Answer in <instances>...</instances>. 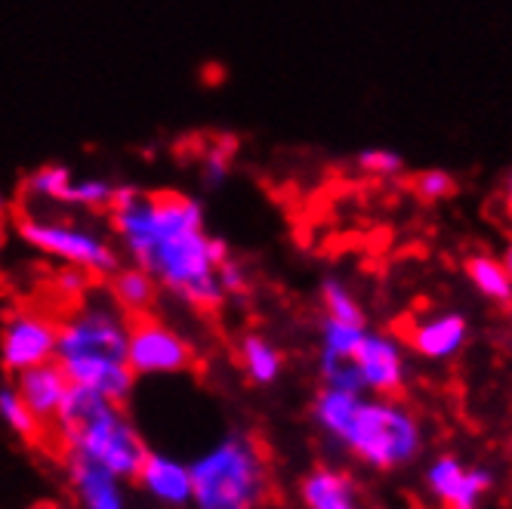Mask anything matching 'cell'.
I'll return each mask as SVG.
<instances>
[{
  "label": "cell",
  "instance_id": "1",
  "mask_svg": "<svg viewBox=\"0 0 512 509\" xmlns=\"http://www.w3.org/2000/svg\"><path fill=\"white\" fill-rule=\"evenodd\" d=\"M108 223L121 257L145 269L161 290L198 312H216L226 303L219 266L232 250L207 232L204 204L186 192L118 186Z\"/></svg>",
  "mask_w": 512,
  "mask_h": 509
},
{
  "label": "cell",
  "instance_id": "2",
  "mask_svg": "<svg viewBox=\"0 0 512 509\" xmlns=\"http://www.w3.org/2000/svg\"><path fill=\"white\" fill-rule=\"evenodd\" d=\"M130 318L112 303V297H84L59 321L56 365L71 386L93 389L112 402H127L136 374L127 361Z\"/></svg>",
  "mask_w": 512,
  "mask_h": 509
},
{
  "label": "cell",
  "instance_id": "3",
  "mask_svg": "<svg viewBox=\"0 0 512 509\" xmlns=\"http://www.w3.org/2000/svg\"><path fill=\"white\" fill-rule=\"evenodd\" d=\"M50 432L59 439L65 454L84 457L115 472L124 482L136 479L145 454H149V445H145L142 432L124 405L84 386H71Z\"/></svg>",
  "mask_w": 512,
  "mask_h": 509
},
{
  "label": "cell",
  "instance_id": "4",
  "mask_svg": "<svg viewBox=\"0 0 512 509\" xmlns=\"http://www.w3.org/2000/svg\"><path fill=\"white\" fill-rule=\"evenodd\" d=\"M269 494L263 448L247 432H229L192 460L195 509H260Z\"/></svg>",
  "mask_w": 512,
  "mask_h": 509
},
{
  "label": "cell",
  "instance_id": "5",
  "mask_svg": "<svg viewBox=\"0 0 512 509\" xmlns=\"http://www.w3.org/2000/svg\"><path fill=\"white\" fill-rule=\"evenodd\" d=\"M16 235L41 257L75 266L93 278H108L124 263L112 232L68 213L65 207H28L16 220Z\"/></svg>",
  "mask_w": 512,
  "mask_h": 509
},
{
  "label": "cell",
  "instance_id": "6",
  "mask_svg": "<svg viewBox=\"0 0 512 509\" xmlns=\"http://www.w3.org/2000/svg\"><path fill=\"white\" fill-rule=\"evenodd\" d=\"M340 445L374 469H398L420 454L423 432L405 405L392 398H361Z\"/></svg>",
  "mask_w": 512,
  "mask_h": 509
},
{
  "label": "cell",
  "instance_id": "7",
  "mask_svg": "<svg viewBox=\"0 0 512 509\" xmlns=\"http://www.w3.org/2000/svg\"><path fill=\"white\" fill-rule=\"evenodd\" d=\"M59 321L41 309L16 306L0 321V371L19 377L56 361Z\"/></svg>",
  "mask_w": 512,
  "mask_h": 509
},
{
  "label": "cell",
  "instance_id": "8",
  "mask_svg": "<svg viewBox=\"0 0 512 509\" xmlns=\"http://www.w3.org/2000/svg\"><path fill=\"white\" fill-rule=\"evenodd\" d=\"M130 371L139 377H176L195 368V349L176 327L155 315L130 318L127 337Z\"/></svg>",
  "mask_w": 512,
  "mask_h": 509
},
{
  "label": "cell",
  "instance_id": "9",
  "mask_svg": "<svg viewBox=\"0 0 512 509\" xmlns=\"http://www.w3.org/2000/svg\"><path fill=\"white\" fill-rule=\"evenodd\" d=\"M494 476L488 469L463 466L457 457H438L429 472L426 485L442 500L445 509H479V500L491 491Z\"/></svg>",
  "mask_w": 512,
  "mask_h": 509
},
{
  "label": "cell",
  "instance_id": "10",
  "mask_svg": "<svg viewBox=\"0 0 512 509\" xmlns=\"http://www.w3.org/2000/svg\"><path fill=\"white\" fill-rule=\"evenodd\" d=\"M352 361L358 365L368 392H374L377 398H392L405 386V358H401L398 343L383 334H364Z\"/></svg>",
  "mask_w": 512,
  "mask_h": 509
},
{
  "label": "cell",
  "instance_id": "11",
  "mask_svg": "<svg viewBox=\"0 0 512 509\" xmlns=\"http://www.w3.org/2000/svg\"><path fill=\"white\" fill-rule=\"evenodd\" d=\"M133 482L161 506L179 509L192 503V463L173 454L149 448Z\"/></svg>",
  "mask_w": 512,
  "mask_h": 509
},
{
  "label": "cell",
  "instance_id": "12",
  "mask_svg": "<svg viewBox=\"0 0 512 509\" xmlns=\"http://www.w3.org/2000/svg\"><path fill=\"white\" fill-rule=\"evenodd\" d=\"M65 476L78 509H130L124 479L84 457L65 454Z\"/></svg>",
  "mask_w": 512,
  "mask_h": 509
},
{
  "label": "cell",
  "instance_id": "13",
  "mask_svg": "<svg viewBox=\"0 0 512 509\" xmlns=\"http://www.w3.org/2000/svg\"><path fill=\"white\" fill-rule=\"evenodd\" d=\"M13 386L22 395V402L28 405V411L38 417L47 429H53L62 405H65V398L71 392V380L65 377V371L56 365V361L13 377Z\"/></svg>",
  "mask_w": 512,
  "mask_h": 509
},
{
  "label": "cell",
  "instance_id": "14",
  "mask_svg": "<svg viewBox=\"0 0 512 509\" xmlns=\"http://www.w3.org/2000/svg\"><path fill=\"white\" fill-rule=\"evenodd\" d=\"M469 337V324L460 312H445V315H432L420 324L411 327L408 343L417 355L432 358V361H445L463 349Z\"/></svg>",
  "mask_w": 512,
  "mask_h": 509
},
{
  "label": "cell",
  "instance_id": "15",
  "mask_svg": "<svg viewBox=\"0 0 512 509\" xmlns=\"http://www.w3.org/2000/svg\"><path fill=\"white\" fill-rule=\"evenodd\" d=\"M158 294H161L158 281L145 269L133 266V263H121L118 272L108 275V297H112V303L127 318L152 315V309L158 303Z\"/></svg>",
  "mask_w": 512,
  "mask_h": 509
},
{
  "label": "cell",
  "instance_id": "16",
  "mask_svg": "<svg viewBox=\"0 0 512 509\" xmlns=\"http://www.w3.org/2000/svg\"><path fill=\"white\" fill-rule=\"evenodd\" d=\"M238 361L241 371L247 374L250 383L256 386H272L281 377L284 358L275 343H269L263 334H244L238 343Z\"/></svg>",
  "mask_w": 512,
  "mask_h": 509
},
{
  "label": "cell",
  "instance_id": "17",
  "mask_svg": "<svg viewBox=\"0 0 512 509\" xmlns=\"http://www.w3.org/2000/svg\"><path fill=\"white\" fill-rule=\"evenodd\" d=\"M75 170L65 164H41L38 170H31L25 179V195L38 207H65L71 198V186H75Z\"/></svg>",
  "mask_w": 512,
  "mask_h": 509
},
{
  "label": "cell",
  "instance_id": "18",
  "mask_svg": "<svg viewBox=\"0 0 512 509\" xmlns=\"http://www.w3.org/2000/svg\"><path fill=\"white\" fill-rule=\"evenodd\" d=\"M300 494H303L306 509H337V506L355 500V488H352L349 476H343L337 469H327V466H318L309 472L300 485Z\"/></svg>",
  "mask_w": 512,
  "mask_h": 509
},
{
  "label": "cell",
  "instance_id": "19",
  "mask_svg": "<svg viewBox=\"0 0 512 509\" xmlns=\"http://www.w3.org/2000/svg\"><path fill=\"white\" fill-rule=\"evenodd\" d=\"M466 275L485 300L512 306V275L506 272V266L500 260L485 257V253H475V257L466 260Z\"/></svg>",
  "mask_w": 512,
  "mask_h": 509
},
{
  "label": "cell",
  "instance_id": "20",
  "mask_svg": "<svg viewBox=\"0 0 512 509\" xmlns=\"http://www.w3.org/2000/svg\"><path fill=\"white\" fill-rule=\"evenodd\" d=\"M0 420H4V426L25 442H41L50 432L38 417L28 411V405L22 402L16 386H0Z\"/></svg>",
  "mask_w": 512,
  "mask_h": 509
},
{
  "label": "cell",
  "instance_id": "21",
  "mask_svg": "<svg viewBox=\"0 0 512 509\" xmlns=\"http://www.w3.org/2000/svg\"><path fill=\"white\" fill-rule=\"evenodd\" d=\"M321 361H340V358H352L361 337L368 334L364 324H349V321H337L331 315L321 318Z\"/></svg>",
  "mask_w": 512,
  "mask_h": 509
},
{
  "label": "cell",
  "instance_id": "22",
  "mask_svg": "<svg viewBox=\"0 0 512 509\" xmlns=\"http://www.w3.org/2000/svg\"><path fill=\"white\" fill-rule=\"evenodd\" d=\"M118 183L105 176H78L75 186H71V198H68V210H84V213H108L115 201Z\"/></svg>",
  "mask_w": 512,
  "mask_h": 509
},
{
  "label": "cell",
  "instance_id": "23",
  "mask_svg": "<svg viewBox=\"0 0 512 509\" xmlns=\"http://www.w3.org/2000/svg\"><path fill=\"white\" fill-rule=\"evenodd\" d=\"M321 303H324V315H331L337 321H349V324H364V312L358 300L349 294V287L340 278L321 281Z\"/></svg>",
  "mask_w": 512,
  "mask_h": 509
},
{
  "label": "cell",
  "instance_id": "24",
  "mask_svg": "<svg viewBox=\"0 0 512 509\" xmlns=\"http://www.w3.org/2000/svg\"><path fill=\"white\" fill-rule=\"evenodd\" d=\"M321 380L327 389H340V392H355L364 395L368 386H364V377L358 371V365L352 358H340V361H321Z\"/></svg>",
  "mask_w": 512,
  "mask_h": 509
},
{
  "label": "cell",
  "instance_id": "25",
  "mask_svg": "<svg viewBox=\"0 0 512 509\" xmlns=\"http://www.w3.org/2000/svg\"><path fill=\"white\" fill-rule=\"evenodd\" d=\"M358 170L371 173V176H395L405 170V158H401L395 149H383V145H374V149H361L355 158Z\"/></svg>",
  "mask_w": 512,
  "mask_h": 509
},
{
  "label": "cell",
  "instance_id": "26",
  "mask_svg": "<svg viewBox=\"0 0 512 509\" xmlns=\"http://www.w3.org/2000/svg\"><path fill=\"white\" fill-rule=\"evenodd\" d=\"M414 189L423 201H445L457 192V179L448 170H423L414 179Z\"/></svg>",
  "mask_w": 512,
  "mask_h": 509
},
{
  "label": "cell",
  "instance_id": "27",
  "mask_svg": "<svg viewBox=\"0 0 512 509\" xmlns=\"http://www.w3.org/2000/svg\"><path fill=\"white\" fill-rule=\"evenodd\" d=\"M232 155H235V142H216L204 152V161H201V170H204V179L207 186H223V179L229 176V167H232Z\"/></svg>",
  "mask_w": 512,
  "mask_h": 509
},
{
  "label": "cell",
  "instance_id": "28",
  "mask_svg": "<svg viewBox=\"0 0 512 509\" xmlns=\"http://www.w3.org/2000/svg\"><path fill=\"white\" fill-rule=\"evenodd\" d=\"M90 281L93 275L75 269V266H62L56 275H53V287H56V294L71 300V303H81L87 294H90Z\"/></svg>",
  "mask_w": 512,
  "mask_h": 509
},
{
  "label": "cell",
  "instance_id": "29",
  "mask_svg": "<svg viewBox=\"0 0 512 509\" xmlns=\"http://www.w3.org/2000/svg\"><path fill=\"white\" fill-rule=\"evenodd\" d=\"M219 284H223L226 300H229V297H244V294H247V287H250L247 269H244L235 257H229L223 266H219Z\"/></svg>",
  "mask_w": 512,
  "mask_h": 509
},
{
  "label": "cell",
  "instance_id": "30",
  "mask_svg": "<svg viewBox=\"0 0 512 509\" xmlns=\"http://www.w3.org/2000/svg\"><path fill=\"white\" fill-rule=\"evenodd\" d=\"M4 226H7V204L4 195H0V238H4Z\"/></svg>",
  "mask_w": 512,
  "mask_h": 509
},
{
  "label": "cell",
  "instance_id": "31",
  "mask_svg": "<svg viewBox=\"0 0 512 509\" xmlns=\"http://www.w3.org/2000/svg\"><path fill=\"white\" fill-rule=\"evenodd\" d=\"M503 266H506V272L512 275V241H509V247L503 250V260H500Z\"/></svg>",
  "mask_w": 512,
  "mask_h": 509
},
{
  "label": "cell",
  "instance_id": "32",
  "mask_svg": "<svg viewBox=\"0 0 512 509\" xmlns=\"http://www.w3.org/2000/svg\"><path fill=\"white\" fill-rule=\"evenodd\" d=\"M337 509H358V503H355V500H349V503H343V506H337Z\"/></svg>",
  "mask_w": 512,
  "mask_h": 509
}]
</instances>
